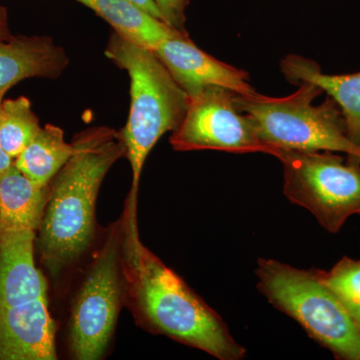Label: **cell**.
I'll return each mask as SVG.
<instances>
[{
  "mask_svg": "<svg viewBox=\"0 0 360 360\" xmlns=\"http://www.w3.org/2000/svg\"><path fill=\"white\" fill-rule=\"evenodd\" d=\"M322 279L343 303H360V260L343 257Z\"/></svg>",
  "mask_w": 360,
  "mask_h": 360,
  "instance_id": "obj_17",
  "label": "cell"
},
{
  "mask_svg": "<svg viewBox=\"0 0 360 360\" xmlns=\"http://www.w3.org/2000/svg\"><path fill=\"white\" fill-rule=\"evenodd\" d=\"M9 32L8 30V13L6 7L0 6V32Z\"/></svg>",
  "mask_w": 360,
  "mask_h": 360,
  "instance_id": "obj_22",
  "label": "cell"
},
{
  "mask_svg": "<svg viewBox=\"0 0 360 360\" xmlns=\"http://www.w3.org/2000/svg\"><path fill=\"white\" fill-rule=\"evenodd\" d=\"M124 302L137 323L220 360H240L246 350L217 312L139 239L136 210L122 215Z\"/></svg>",
  "mask_w": 360,
  "mask_h": 360,
  "instance_id": "obj_2",
  "label": "cell"
},
{
  "mask_svg": "<svg viewBox=\"0 0 360 360\" xmlns=\"http://www.w3.org/2000/svg\"><path fill=\"white\" fill-rule=\"evenodd\" d=\"M333 151L276 148L283 163V193L309 210L330 233H338L352 215L360 217V162Z\"/></svg>",
  "mask_w": 360,
  "mask_h": 360,
  "instance_id": "obj_8",
  "label": "cell"
},
{
  "mask_svg": "<svg viewBox=\"0 0 360 360\" xmlns=\"http://www.w3.org/2000/svg\"><path fill=\"white\" fill-rule=\"evenodd\" d=\"M234 96L231 90L208 86L189 97L186 116L170 136L174 150L270 155L271 149L258 139L250 116L236 108Z\"/></svg>",
  "mask_w": 360,
  "mask_h": 360,
  "instance_id": "obj_9",
  "label": "cell"
},
{
  "mask_svg": "<svg viewBox=\"0 0 360 360\" xmlns=\"http://www.w3.org/2000/svg\"><path fill=\"white\" fill-rule=\"evenodd\" d=\"M39 120L25 96L6 99L0 104V143L15 160L33 141L39 130Z\"/></svg>",
  "mask_w": 360,
  "mask_h": 360,
  "instance_id": "obj_16",
  "label": "cell"
},
{
  "mask_svg": "<svg viewBox=\"0 0 360 360\" xmlns=\"http://www.w3.org/2000/svg\"><path fill=\"white\" fill-rule=\"evenodd\" d=\"M127 1L132 2L135 6L141 7V8L143 9L146 13L151 14V15L155 16L156 18H160V20H163L160 8L156 6L155 0H127Z\"/></svg>",
  "mask_w": 360,
  "mask_h": 360,
  "instance_id": "obj_19",
  "label": "cell"
},
{
  "mask_svg": "<svg viewBox=\"0 0 360 360\" xmlns=\"http://www.w3.org/2000/svg\"><path fill=\"white\" fill-rule=\"evenodd\" d=\"M298 89L285 97L255 94L239 96L234 103L250 116L258 139L274 149L298 151H333L360 162V149L348 139L347 125L340 106L331 97L314 105L322 89L311 82L296 84Z\"/></svg>",
  "mask_w": 360,
  "mask_h": 360,
  "instance_id": "obj_5",
  "label": "cell"
},
{
  "mask_svg": "<svg viewBox=\"0 0 360 360\" xmlns=\"http://www.w3.org/2000/svg\"><path fill=\"white\" fill-rule=\"evenodd\" d=\"M75 150L49 184L35 253L53 283L75 269L96 243L97 195L127 148L120 131L92 127L73 139Z\"/></svg>",
  "mask_w": 360,
  "mask_h": 360,
  "instance_id": "obj_1",
  "label": "cell"
},
{
  "mask_svg": "<svg viewBox=\"0 0 360 360\" xmlns=\"http://www.w3.org/2000/svg\"><path fill=\"white\" fill-rule=\"evenodd\" d=\"M155 1L160 8L165 22L180 32L187 33L186 13L189 0H155Z\"/></svg>",
  "mask_w": 360,
  "mask_h": 360,
  "instance_id": "obj_18",
  "label": "cell"
},
{
  "mask_svg": "<svg viewBox=\"0 0 360 360\" xmlns=\"http://www.w3.org/2000/svg\"><path fill=\"white\" fill-rule=\"evenodd\" d=\"M49 186H40L15 167L0 177V225L39 229Z\"/></svg>",
  "mask_w": 360,
  "mask_h": 360,
  "instance_id": "obj_14",
  "label": "cell"
},
{
  "mask_svg": "<svg viewBox=\"0 0 360 360\" xmlns=\"http://www.w3.org/2000/svg\"><path fill=\"white\" fill-rule=\"evenodd\" d=\"M75 150V143L65 141L60 127L46 124L14 160V167L32 181L49 186Z\"/></svg>",
  "mask_w": 360,
  "mask_h": 360,
  "instance_id": "obj_15",
  "label": "cell"
},
{
  "mask_svg": "<svg viewBox=\"0 0 360 360\" xmlns=\"http://www.w3.org/2000/svg\"><path fill=\"white\" fill-rule=\"evenodd\" d=\"M153 51L188 97L196 96L208 86L222 87L239 96L257 92L251 86L246 71L201 51L189 39L188 33L165 40Z\"/></svg>",
  "mask_w": 360,
  "mask_h": 360,
  "instance_id": "obj_10",
  "label": "cell"
},
{
  "mask_svg": "<svg viewBox=\"0 0 360 360\" xmlns=\"http://www.w3.org/2000/svg\"><path fill=\"white\" fill-rule=\"evenodd\" d=\"M68 65L65 49L51 37L0 32V99L27 78L60 77Z\"/></svg>",
  "mask_w": 360,
  "mask_h": 360,
  "instance_id": "obj_11",
  "label": "cell"
},
{
  "mask_svg": "<svg viewBox=\"0 0 360 360\" xmlns=\"http://www.w3.org/2000/svg\"><path fill=\"white\" fill-rule=\"evenodd\" d=\"M343 304L347 307L348 312L360 328V303H343Z\"/></svg>",
  "mask_w": 360,
  "mask_h": 360,
  "instance_id": "obj_21",
  "label": "cell"
},
{
  "mask_svg": "<svg viewBox=\"0 0 360 360\" xmlns=\"http://www.w3.org/2000/svg\"><path fill=\"white\" fill-rule=\"evenodd\" d=\"M257 288L336 359L360 360V328L323 283L322 270L300 269L267 258L257 262Z\"/></svg>",
  "mask_w": 360,
  "mask_h": 360,
  "instance_id": "obj_6",
  "label": "cell"
},
{
  "mask_svg": "<svg viewBox=\"0 0 360 360\" xmlns=\"http://www.w3.org/2000/svg\"><path fill=\"white\" fill-rule=\"evenodd\" d=\"M105 20L127 41L155 51L175 35L186 34L174 30L165 21L151 15L127 0H77Z\"/></svg>",
  "mask_w": 360,
  "mask_h": 360,
  "instance_id": "obj_13",
  "label": "cell"
},
{
  "mask_svg": "<svg viewBox=\"0 0 360 360\" xmlns=\"http://www.w3.org/2000/svg\"><path fill=\"white\" fill-rule=\"evenodd\" d=\"M2 101L4 99H0V104H1ZM13 165L14 160L7 155L4 149L2 148L1 143H0V177L6 174L13 167Z\"/></svg>",
  "mask_w": 360,
  "mask_h": 360,
  "instance_id": "obj_20",
  "label": "cell"
},
{
  "mask_svg": "<svg viewBox=\"0 0 360 360\" xmlns=\"http://www.w3.org/2000/svg\"><path fill=\"white\" fill-rule=\"evenodd\" d=\"M281 70L291 84L311 82L326 92L340 106L348 139L360 149V72L326 75L314 60L295 54L286 56L281 61Z\"/></svg>",
  "mask_w": 360,
  "mask_h": 360,
  "instance_id": "obj_12",
  "label": "cell"
},
{
  "mask_svg": "<svg viewBox=\"0 0 360 360\" xmlns=\"http://www.w3.org/2000/svg\"><path fill=\"white\" fill-rule=\"evenodd\" d=\"M122 243L120 217L106 229L73 298L68 342L75 359H103L110 347L125 298Z\"/></svg>",
  "mask_w": 360,
  "mask_h": 360,
  "instance_id": "obj_7",
  "label": "cell"
},
{
  "mask_svg": "<svg viewBox=\"0 0 360 360\" xmlns=\"http://www.w3.org/2000/svg\"><path fill=\"white\" fill-rule=\"evenodd\" d=\"M105 56L130 78V111L120 130L132 169L127 205L136 210L139 180L146 158L168 131H175L186 116L189 97L155 51L137 46L113 32Z\"/></svg>",
  "mask_w": 360,
  "mask_h": 360,
  "instance_id": "obj_4",
  "label": "cell"
},
{
  "mask_svg": "<svg viewBox=\"0 0 360 360\" xmlns=\"http://www.w3.org/2000/svg\"><path fill=\"white\" fill-rule=\"evenodd\" d=\"M37 229L0 225V360L58 359Z\"/></svg>",
  "mask_w": 360,
  "mask_h": 360,
  "instance_id": "obj_3",
  "label": "cell"
}]
</instances>
